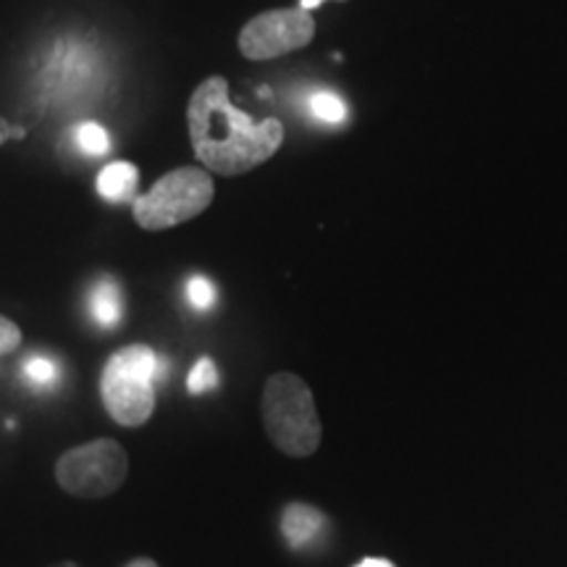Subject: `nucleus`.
I'll list each match as a JSON object with an SVG mask.
<instances>
[{
	"mask_svg": "<svg viewBox=\"0 0 567 567\" xmlns=\"http://www.w3.org/2000/svg\"><path fill=\"white\" fill-rule=\"evenodd\" d=\"M126 567H158V563H153V559H147V557H137V559H132Z\"/></svg>",
	"mask_w": 567,
	"mask_h": 567,
	"instance_id": "nucleus-18",
	"label": "nucleus"
},
{
	"mask_svg": "<svg viewBox=\"0 0 567 567\" xmlns=\"http://www.w3.org/2000/svg\"><path fill=\"white\" fill-rule=\"evenodd\" d=\"M21 373L32 386H51L59 381V363L51 358H42V354H32L21 368Z\"/></svg>",
	"mask_w": 567,
	"mask_h": 567,
	"instance_id": "nucleus-11",
	"label": "nucleus"
},
{
	"mask_svg": "<svg viewBox=\"0 0 567 567\" xmlns=\"http://www.w3.org/2000/svg\"><path fill=\"white\" fill-rule=\"evenodd\" d=\"M140 172L130 161H116L97 174V193L109 203H130L137 193Z\"/></svg>",
	"mask_w": 567,
	"mask_h": 567,
	"instance_id": "nucleus-8",
	"label": "nucleus"
},
{
	"mask_svg": "<svg viewBox=\"0 0 567 567\" xmlns=\"http://www.w3.org/2000/svg\"><path fill=\"white\" fill-rule=\"evenodd\" d=\"M326 526V517L316 507L295 502L284 509L281 515V534L292 549H302L313 544Z\"/></svg>",
	"mask_w": 567,
	"mask_h": 567,
	"instance_id": "nucleus-7",
	"label": "nucleus"
},
{
	"mask_svg": "<svg viewBox=\"0 0 567 567\" xmlns=\"http://www.w3.org/2000/svg\"><path fill=\"white\" fill-rule=\"evenodd\" d=\"M264 425L289 457H308L321 446V421L313 392L295 373H276L264 389Z\"/></svg>",
	"mask_w": 567,
	"mask_h": 567,
	"instance_id": "nucleus-3",
	"label": "nucleus"
},
{
	"mask_svg": "<svg viewBox=\"0 0 567 567\" xmlns=\"http://www.w3.org/2000/svg\"><path fill=\"white\" fill-rule=\"evenodd\" d=\"M187 126L195 155L208 172L239 176L252 172L279 153L284 126L279 118L255 122L229 97L224 76H208L193 92L187 105Z\"/></svg>",
	"mask_w": 567,
	"mask_h": 567,
	"instance_id": "nucleus-1",
	"label": "nucleus"
},
{
	"mask_svg": "<svg viewBox=\"0 0 567 567\" xmlns=\"http://www.w3.org/2000/svg\"><path fill=\"white\" fill-rule=\"evenodd\" d=\"M51 567H82V565H76V563H55Z\"/></svg>",
	"mask_w": 567,
	"mask_h": 567,
	"instance_id": "nucleus-20",
	"label": "nucleus"
},
{
	"mask_svg": "<svg viewBox=\"0 0 567 567\" xmlns=\"http://www.w3.org/2000/svg\"><path fill=\"white\" fill-rule=\"evenodd\" d=\"M76 142H80V147L87 155H105L111 151L109 132L101 124H82L80 132H76Z\"/></svg>",
	"mask_w": 567,
	"mask_h": 567,
	"instance_id": "nucleus-13",
	"label": "nucleus"
},
{
	"mask_svg": "<svg viewBox=\"0 0 567 567\" xmlns=\"http://www.w3.org/2000/svg\"><path fill=\"white\" fill-rule=\"evenodd\" d=\"M87 305H90V316L95 318V323L103 326V329H116V326L122 323L124 318L122 289H118V284L109 279V276L92 287Z\"/></svg>",
	"mask_w": 567,
	"mask_h": 567,
	"instance_id": "nucleus-9",
	"label": "nucleus"
},
{
	"mask_svg": "<svg viewBox=\"0 0 567 567\" xmlns=\"http://www.w3.org/2000/svg\"><path fill=\"white\" fill-rule=\"evenodd\" d=\"M310 111L316 118H321L326 124H342L347 118V105L334 92H316L310 97Z\"/></svg>",
	"mask_w": 567,
	"mask_h": 567,
	"instance_id": "nucleus-10",
	"label": "nucleus"
},
{
	"mask_svg": "<svg viewBox=\"0 0 567 567\" xmlns=\"http://www.w3.org/2000/svg\"><path fill=\"white\" fill-rule=\"evenodd\" d=\"M27 137V130L24 126H13L9 118L0 116V145L9 140H24Z\"/></svg>",
	"mask_w": 567,
	"mask_h": 567,
	"instance_id": "nucleus-16",
	"label": "nucleus"
},
{
	"mask_svg": "<svg viewBox=\"0 0 567 567\" xmlns=\"http://www.w3.org/2000/svg\"><path fill=\"white\" fill-rule=\"evenodd\" d=\"M352 567H394L392 563H389V559H379V557H368V559H363V563H358V565H352Z\"/></svg>",
	"mask_w": 567,
	"mask_h": 567,
	"instance_id": "nucleus-17",
	"label": "nucleus"
},
{
	"mask_svg": "<svg viewBox=\"0 0 567 567\" xmlns=\"http://www.w3.org/2000/svg\"><path fill=\"white\" fill-rule=\"evenodd\" d=\"M323 0H300V9H305V11H313V9H318V6H321Z\"/></svg>",
	"mask_w": 567,
	"mask_h": 567,
	"instance_id": "nucleus-19",
	"label": "nucleus"
},
{
	"mask_svg": "<svg viewBox=\"0 0 567 567\" xmlns=\"http://www.w3.org/2000/svg\"><path fill=\"white\" fill-rule=\"evenodd\" d=\"M213 195H216V187L205 168H174L153 184L151 193L134 197V221L145 231L174 229L208 210Z\"/></svg>",
	"mask_w": 567,
	"mask_h": 567,
	"instance_id": "nucleus-4",
	"label": "nucleus"
},
{
	"mask_svg": "<svg viewBox=\"0 0 567 567\" xmlns=\"http://www.w3.org/2000/svg\"><path fill=\"white\" fill-rule=\"evenodd\" d=\"M316 38V19L305 9H276L258 13L239 32V51L250 61H271L300 48Z\"/></svg>",
	"mask_w": 567,
	"mask_h": 567,
	"instance_id": "nucleus-6",
	"label": "nucleus"
},
{
	"mask_svg": "<svg viewBox=\"0 0 567 567\" xmlns=\"http://www.w3.org/2000/svg\"><path fill=\"white\" fill-rule=\"evenodd\" d=\"M130 473V457L116 439H95L63 452L55 463V481L80 499H103L118 492Z\"/></svg>",
	"mask_w": 567,
	"mask_h": 567,
	"instance_id": "nucleus-5",
	"label": "nucleus"
},
{
	"mask_svg": "<svg viewBox=\"0 0 567 567\" xmlns=\"http://www.w3.org/2000/svg\"><path fill=\"white\" fill-rule=\"evenodd\" d=\"M216 386H218L216 363H213L210 358H200L195 363L193 371H189V379H187L189 394H205V392H210V389H216Z\"/></svg>",
	"mask_w": 567,
	"mask_h": 567,
	"instance_id": "nucleus-12",
	"label": "nucleus"
},
{
	"mask_svg": "<svg viewBox=\"0 0 567 567\" xmlns=\"http://www.w3.org/2000/svg\"><path fill=\"white\" fill-rule=\"evenodd\" d=\"M187 300L195 310H210L213 302H216V287L205 276H193L187 281Z\"/></svg>",
	"mask_w": 567,
	"mask_h": 567,
	"instance_id": "nucleus-14",
	"label": "nucleus"
},
{
	"mask_svg": "<svg viewBox=\"0 0 567 567\" xmlns=\"http://www.w3.org/2000/svg\"><path fill=\"white\" fill-rule=\"evenodd\" d=\"M19 344H21V329L6 316H0V354L19 350Z\"/></svg>",
	"mask_w": 567,
	"mask_h": 567,
	"instance_id": "nucleus-15",
	"label": "nucleus"
},
{
	"mask_svg": "<svg viewBox=\"0 0 567 567\" xmlns=\"http://www.w3.org/2000/svg\"><path fill=\"white\" fill-rule=\"evenodd\" d=\"M158 373L161 360L147 344H130L111 354L101 373V396L113 421L126 429L151 421Z\"/></svg>",
	"mask_w": 567,
	"mask_h": 567,
	"instance_id": "nucleus-2",
	"label": "nucleus"
}]
</instances>
